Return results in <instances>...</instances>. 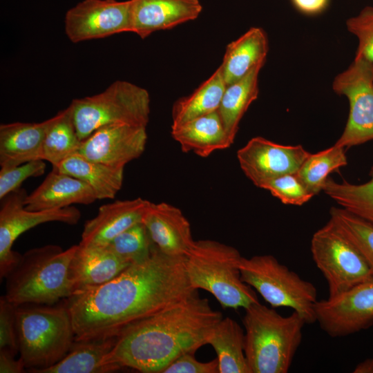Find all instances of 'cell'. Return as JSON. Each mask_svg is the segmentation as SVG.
<instances>
[{"instance_id": "1", "label": "cell", "mask_w": 373, "mask_h": 373, "mask_svg": "<svg viewBox=\"0 0 373 373\" xmlns=\"http://www.w3.org/2000/svg\"><path fill=\"white\" fill-rule=\"evenodd\" d=\"M184 259L165 254L154 244L145 260L131 264L104 285L64 299L75 341L117 336L129 325L198 294Z\"/></svg>"}, {"instance_id": "2", "label": "cell", "mask_w": 373, "mask_h": 373, "mask_svg": "<svg viewBox=\"0 0 373 373\" xmlns=\"http://www.w3.org/2000/svg\"><path fill=\"white\" fill-rule=\"evenodd\" d=\"M222 318L207 298L196 294L123 329L104 363L117 370L128 367L143 373H162L180 356L195 353L207 344Z\"/></svg>"}, {"instance_id": "3", "label": "cell", "mask_w": 373, "mask_h": 373, "mask_svg": "<svg viewBox=\"0 0 373 373\" xmlns=\"http://www.w3.org/2000/svg\"><path fill=\"white\" fill-rule=\"evenodd\" d=\"M245 352L250 373H287L302 342L305 319L260 302L245 309Z\"/></svg>"}, {"instance_id": "4", "label": "cell", "mask_w": 373, "mask_h": 373, "mask_svg": "<svg viewBox=\"0 0 373 373\" xmlns=\"http://www.w3.org/2000/svg\"><path fill=\"white\" fill-rule=\"evenodd\" d=\"M77 245L66 250L56 245L29 249L6 276V298L17 306L52 305L73 294L69 267Z\"/></svg>"}, {"instance_id": "5", "label": "cell", "mask_w": 373, "mask_h": 373, "mask_svg": "<svg viewBox=\"0 0 373 373\" xmlns=\"http://www.w3.org/2000/svg\"><path fill=\"white\" fill-rule=\"evenodd\" d=\"M242 257L237 249L226 244L213 240L195 241L184 259L191 286L211 294L223 308L245 309L259 302L256 291L241 278Z\"/></svg>"}, {"instance_id": "6", "label": "cell", "mask_w": 373, "mask_h": 373, "mask_svg": "<svg viewBox=\"0 0 373 373\" xmlns=\"http://www.w3.org/2000/svg\"><path fill=\"white\" fill-rule=\"evenodd\" d=\"M18 350L30 372L50 367L61 361L75 341L70 314L66 305L17 306Z\"/></svg>"}, {"instance_id": "7", "label": "cell", "mask_w": 373, "mask_h": 373, "mask_svg": "<svg viewBox=\"0 0 373 373\" xmlns=\"http://www.w3.org/2000/svg\"><path fill=\"white\" fill-rule=\"evenodd\" d=\"M81 140L97 128L112 124L147 126L150 97L144 88L117 80L104 91L74 99L68 106Z\"/></svg>"}, {"instance_id": "8", "label": "cell", "mask_w": 373, "mask_h": 373, "mask_svg": "<svg viewBox=\"0 0 373 373\" xmlns=\"http://www.w3.org/2000/svg\"><path fill=\"white\" fill-rule=\"evenodd\" d=\"M240 271L242 280L271 307H289L300 314L307 324L316 322V287L281 264L274 256L242 257Z\"/></svg>"}, {"instance_id": "9", "label": "cell", "mask_w": 373, "mask_h": 373, "mask_svg": "<svg viewBox=\"0 0 373 373\" xmlns=\"http://www.w3.org/2000/svg\"><path fill=\"white\" fill-rule=\"evenodd\" d=\"M313 260L328 286V298L373 280V274L356 247L329 221L312 236Z\"/></svg>"}, {"instance_id": "10", "label": "cell", "mask_w": 373, "mask_h": 373, "mask_svg": "<svg viewBox=\"0 0 373 373\" xmlns=\"http://www.w3.org/2000/svg\"><path fill=\"white\" fill-rule=\"evenodd\" d=\"M332 89L350 105L345 127L334 144L349 149L373 140V64L355 57L335 77Z\"/></svg>"}, {"instance_id": "11", "label": "cell", "mask_w": 373, "mask_h": 373, "mask_svg": "<svg viewBox=\"0 0 373 373\" xmlns=\"http://www.w3.org/2000/svg\"><path fill=\"white\" fill-rule=\"evenodd\" d=\"M26 190L19 188L1 200L0 207V277L7 274L17 265L21 254L12 250L16 239L26 231L43 223L60 222L76 224L82 214L70 206L59 209L30 211L25 208Z\"/></svg>"}, {"instance_id": "12", "label": "cell", "mask_w": 373, "mask_h": 373, "mask_svg": "<svg viewBox=\"0 0 373 373\" xmlns=\"http://www.w3.org/2000/svg\"><path fill=\"white\" fill-rule=\"evenodd\" d=\"M316 322L330 337L349 336L373 325V280L315 305Z\"/></svg>"}, {"instance_id": "13", "label": "cell", "mask_w": 373, "mask_h": 373, "mask_svg": "<svg viewBox=\"0 0 373 373\" xmlns=\"http://www.w3.org/2000/svg\"><path fill=\"white\" fill-rule=\"evenodd\" d=\"M64 30L73 43L132 32L131 1L84 0L66 12Z\"/></svg>"}, {"instance_id": "14", "label": "cell", "mask_w": 373, "mask_h": 373, "mask_svg": "<svg viewBox=\"0 0 373 373\" xmlns=\"http://www.w3.org/2000/svg\"><path fill=\"white\" fill-rule=\"evenodd\" d=\"M309 153L301 145H283L258 136L238 151L237 158L246 177L262 188L276 178L296 173Z\"/></svg>"}, {"instance_id": "15", "label": "cell", "mask_w": 373, "mask_h": 373, "mask_svg": "<svg viewBox=\"0 0 373 373\" xmlns=\"http://www.w3.org/2000/svg\"><path fill=\"white\" fill-rule=\"evenodd\" d=\"M147 138L145 126L108 124L82 140L76 154L91 161L124 169L128 162L142 155Z\"/></svg>"}, {"instance_id": "16", "label": "cell", "mask_w": 373, "mask_h": 373, "mask_svg": "<svg viewBox=\"0 0 373 373\" xmlns=\"http://www.w3.org/2000/svg\"><path fill=\"white\" fill-rule=\"evenodd\" d=\"M142 223L153 243L169 256L185 257L195 243L189 220L172 204L150 202Z\"/></svg>"}, {"instance_id": "17", "label": "cell", "mask_w": 373, "mask_h": 373, "mask_svg": "<svg viewBox=\"0 0 373 373\" xmlns=\"http://www.w3.org/2000/svg\"><path fill=\"white\" fill-rule=\"evenodd\" d=\"M132 32L144 39L196 19L202 10L199 0H130Z\"/></svg>"}, {"instance_id": "18", "label": "cell", "mask_w": 373, "mask_h": 373, "mask_svg": "<svg viewBox=\"0 0 373 373\" xmlns=\"http://www.w3.org/2000/svg\"><path fill=\"white\" fill-rule=\"evenodd\" d=\"M130 265L105 245H77L69 267L73 294L109 282Z\"/></svg>"}, {"instance_id": "19", "label": "cell", "mask_w": 373, "mask_h": 373, "mask_svg": "<svg viewBox=\"0 0 373 373\" xmlns=\"http://www.w3.org/2000/svg\"><path fill=\"white\" fill-rule=\"evenodd\" d=\"M151 202L142 198L116 200L101 206L97 215L84 226L82 245H106L117 235L142 222Z\"/></svg>"}, {"instance_id": "20", "label": "cell", "mask_w": 373, "mask_h": 373, "mask_svg": "<svg viewBox=\"0 0 373 373\" xmlns=\"http://www.w3.org/2000/svg\"><path fill=\"white\" fill-rule=\"evenodd\" d=\"M97 200L93 189L84 182L55 169L24 200L30 211L63 209L73 204H90Z\"/></svg>"}, {"instance_id": "21", "label": "cell", "mask_w": 373, "mask_h": 373, "mask_svg": "<svg viewBox=\"0 0 373 373\" xmlns=\"http://www.w3.org/2000/svg\"><path fill=\"white\" fill-rule=\"evenodd\" d=\"M54 119L55 116L39 123L12 122L1 124V168L41 160L44 139Z\"/></svg>"}, {"instance_id": "22", "label": "cell", "mask_w": 373, "mask_h": 373, "mask_svg": "<svg viewBox=\"0 0 373 373\" xmlns=\"http://www.w3.org/2000/svg\"><path fill=\"white\" fill-rule=\"evenodd\" d=\"M171 133L183 152L203 157L231 146L218 110L171 128Z\"/></svg>"}, {"instance_id": "23", "label": "cell", "mask_w": 373, "mask_h": 373, "mask_svg": "<svg viewBox=\"0 0 373 373\" xmlns=\"http://www.w3.org/2000/svg\"><path fill=\"white\" fill-rule=\"evenodd\" d=\"M268 50L267 36L259 27L249 28L229 43L220 66L226 85L242 79L257 66H264Z\"/></svg>"}, {"instance_id": "24", "label": "cell", "mask_w": 373, "mask_h": 373, "mask_svg": "<svg viewBox=\"0 0 373 373\" xmlns=\"http://www.w3.org/2000/svg\"><path fill=\"white\" fill-rule=\"evenodd\" d=\"M117 336L75 341L68 354L54 365L35 373H106L117 370L105 364Z\"/></svg>"}, {"instance_id": "25", "label": "cell", "mask_w": 373, "mask_h": 373, "mask_svg": "<svg viewBox=\"0 0 373 373\" xmlns=\"http://www.w3.org/2000/svg\"><path fill=\"white\" fill-rule=\"evenodd\" d=\"M52 168L88 184L97 200L113 199L122 186L124 169L91 161L77 154Z\"/></svg>"}, {"instance_id": "26", "label": "cell", "mask_w": 373, "mask_h": 373, "mask_svg": "<svg viewBox=\"0 0 373 373\" xmlns=\"http://www.w3.org/2000/svg\"><path fill=\"white\" fill-rule=\"evenodd\" d=\"M207 344L216 353L219 373H250L245 352V330L236 321L222 318L209 334Z\"/></svg>"}, {"instance_id": "27", "label": "cell", "mask_w": 373, "mask_h": 373, "mask_svg": "<svg viewBox=\"0 0 373 373\" xmlns=\"http://www.w3.org/2000/svg\"><path fill=\"white\" fill-rule=\"evenodd\" d=\"M259 65L242 79L226 86L218 109L228 138L233 143L239 124L251 104L258 96Z\"/></svg>"}, {"instance_id": "28", "label": "cell", "mask_w": 373, "mask_h": 373, "mask_svg": "<svg viewBox=\"0 0 373 373\" xmlns=\"http://www.w3.org/2000/svg\"><path fill=\"white\" fill-rule=\"evenodd\" d=\"M220 67L191 95L178 99L172 108L171 128L217 111L226 88Z\"/></svg>"}, {"instance_id": "29", "label": "cell", "mask_w": 373, "mask_h": 373, "mask_svg": "<svg viewBox=\"0 0 373 373\" xmlns=\"http://www.w3.org/2000/svg\"><path fill=\"white\" fill-rule=\"evenodd\" d=\"M81 141L68 107L55 115L44 139L41 159L57 166L77 153Z\"/></svg>"}, {"instance_id": "30", "label": "cell", "mask_w": 373, "mask_h": 373, "mask_svg": "<svg viewBox=\"0 0 373 373\" xmlns=\"http://www.w3.org/2000/svg\"><path fill=\"white\" fill-rule=\"evenodd\" d=\"M370 177L367 182L359 184L328 178L323 191L342 208L373 224V166Z\"/></svg>"}, {"instance_id": "31", "label": "cell", "mask_w": 373, "mask_h": 373, "mask_svg": "<svg viewBox=\"0 0 373 373\" xmlns=\"http://www.w3.org/2000/svg\"><path fill=\"white\" fill-rule=\"evenodd\" d=\"M347 164L345 149L334 144L316 153H309L296 175L315 195L323 191L329 175Z\"/></svg>"}, {"instance_id": "32", "label": "cell", "mask_w": 373, "mask_h": 373, "mask_svg": "<svg viewBox=\"0 0 373 373\" xmlns=\"http://www.w3.org/2000/svg\"><path fill=\"white\" fill-rule=\"evenodd\" d=\"M329 220L356 247L373 274V224L342 207H331Z\"/></svg>"}, {"instance_id": "33", "label": "cell", "mask_w": 373, "mask_h": 373, "mask_svg": "<svg viewBox=\"0 0 373 373\" xmlns=\"http://www.w3.org/2000/svg\"><path fill=\"white\" fill-rule=\"evenodd\" d=\"M153 245L145 225L142 222L126 229L105 246L118 257L132 264L148 258Z\"/></svg>"}, {"instance_id": "34", "label": "cell", "mask_w": 373, "mask_h": 373, "mask_svg": "<svg viewBox=\"0 0 373 373\" xmlns=\"http://www.w3.org/2000/svg\"><path fill=\"white\" fill-rule=\"evenodd\" d=\"M261 189L269 191L285 204L300 206L314 195L300 181L296 173L276 178L265 184Z\"/></svg>"}, {"instance_id": "35", "label": "cell", "mask_w": 373, "mask_h": 373, "mask_svg": "<svg viewBox=\"0 0 373 373\" xmlns=\"http://www.w3.org/2000/svg\"><path fill=\"white\" fill-rule=\"evenodd\" d=\"M346 27L358 39L355 57L373 64V7L366 6L347 19Z\"/></svg>"}, {"instance_id": "36", "label": "cell", "mask_w": 373, "mask_h": 373, "mask_svg": "<svg viewBox=\"0 0 373 373\" xmlns=\"http://www.w3.org/2000/svg\"><path fill=\"white\" fill-rule=\"evenodd\" d=\"M46 166L44 160H35L15 166L1 168L0 200L21 188L23 182L28 178L42 175Z\"/></svg>"}, {"instance_id": "37", "label": "cell", "mask_w": 373, "mask_h": 373, "mask_svg": "<svg viewBox=\"0 0 373 373\" xmlns=\"http://www.w3.org/2000/svg\"><path fill=\"white\" fill-rule=\"evenodd\" d=\"M17 306L5 296L0 298V350L17 354L19 352L17 330Z\"/></svg>"}, {"instance_id": "38", "label": "cell", "mask_w": 373, "mask_h": 373, "mask_svg": "<svg viewBox=\"0 0 373 373\" xmlns=\"http://www.w3.org/2000/svg\"><path fill=\"white\" fill-rule=\"evenodd\" d=\"M195 353L184 354L173 361L162 373H219L216 358L208 362L195 359Z\"/></svg>"}, {"instance_id": "39", "label": "cell", "mask_w": 373, "mask_h": 373, "mask_svg": "<svg viewBox=\"0 0 373 373\" xmlns=\"http://www.w3.org/2000/svg\"><path fill=\"white\" fill-rule=\"evenodd\" d=\"M15 354L5 350H0V372L21 373L25 370L24 363L21 358L15 359Z\"/></svg>"}, {"instance_id": "40", "label": "cell", "mask_w": 373, "mask_h": 373, "mask_svg": "<svg viewBox=\"0 0 373 373\" xmlns=\"http://www.w3.org/2000/svg\"><path fill=\"white\" fill-rule=\"evenodd\" d=\"M294 6L306 15H316L323 12L329 0H291Z\"/></svg>"}, {"instance_id": "41", "label": "cell", "mask_w": 373, "mask_h": 373, "mask_svg": "<svg viewBox=\"0 0 373 373\" xmlns=\"http://www.w3.org/2000/svg\"><path fill=\"white\" fill-rule=\"evenodd\" d=\"M354 373H373V358H366L358 363Z\"/></svg>"}]
</instances>
